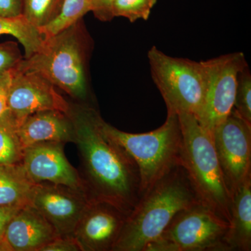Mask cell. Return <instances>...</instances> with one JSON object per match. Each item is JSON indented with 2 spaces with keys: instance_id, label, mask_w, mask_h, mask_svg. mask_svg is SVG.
<instances>
[{
  "instance_id": "484cf974",
  "label": "cell",
  "mask_w": 251,
  "mask_h": 251,
  "mask_svg": "<svg viewBox=\"0 0 251 251\" xmlns=\"http://www.w3.org/2000/svg\"><path fill=\"white\" fill-rule=\"evenodd\" d=\"M82 251L76 239L74 237H58L44 246L39 251Z\"/></svg>"
},
{
  "instance_id": "52a82bcc",
  "label": "cell",
  "mask_w": 251,
  "mask_h": 251,
  "mask_svg": "<svg viewBox=\"0 0 251 251\" xmlns=\"http://www.w3.org/2000/svg\"><path fill=\"white\" fill-rule=\"evenodd\" d=\"M229 222L199 202L179 211L144 251H229Z\"/></svg>"
},
{
  "instance_id": "44dd1931",
  "label": "cell",
  "mask_w": 251,
  "mask_h": 251,
  "mask_svg": "<svg viewBox=\"0 0 251 251\" xmlns=\"http://www.w3.org/2000/svg\"><path fill=\"white\" fill-rule=\"evenodd\" d=\"M64 0H23V15L38 29L45 27L57 18Z\"/></svg>"
},
{
  "instance_id": "f1b7e54d",
  "label": "cell",
  "mask_w": 251,
  "mask_h": 251,
  "mask_svg": "<svg viewBox=\"0 0 251 251\" xmlns=\"http://www.w3.org/2000/svg\"><path fill=\"white\" fill-rule=\"evenodd\" d=\"M22 207L23 206L0 205V238L4 234L10 221Z\"/></svg>"
},
{
  "instance_id": "2e32d148",
  "label": "cell",
  "mask_w": 251,
  "mask_h": 251,
  "mask_svg": "<svg viewBox=\"0 0 251 251\" xmlns=\"http://www.w3.org/2000/svg\"><path fill=\"white\" fill-rule=\"evenodd\" d=\"M229 227L226 237L229 251H251V178L234 192Z\"/></svg>"
},
{
  "instance_id": "603a6c76",
  "label": "cell",
  "mask_w": 251,
  "mask_h": 251,
  "mask_svg": "<svg viewBox=\"0 0 251 251\" xmlns=\"http://www.w3.org/2000/svg\"><path fill=\"white\" fill-rule=\"evenodd\" d=\"M233 109L251 126V75L249 65L239 73Z\"/></svg>"
},
{
  "instance_id": "5b68a950",
  "label": "cell",
  "mask_w": 251,
  "mask_h": 251,
  "mask_svg": "<svg viewBox=\"0 0 251 251\" xmlns=\"http://www.w3.org/2000/svg\"><path fill=\"white\" fill-rule=\"evenodd\" d=\"M78 23L45 39L39 50L23 57L17 67L40 74L74 98L85 99V47Z\"/></svg>"
},
{
  "instance_id": "d6986e66",
  "label": "cell",
  "mask_w": 251,
  "mask_h": 251,
  "mask_svg": "<svg viewBox=\"0 0 251 251\" xmlns=\"http://www.w3.org/2000/svg\"><path fill=\"white\" fill-rule=\"evenodd\" d=\"M18 125L10 112L0 117V164L21 163L23 150Z\"/></svg>"
},
{
  "instance_id": "7a4b0ae2",
  "label": "cell",
  "mask_w": 251,
  "mask_h": 251,
  "mask_svg": "<svg viewBox=\"0 0 251 251\" xmlns=\"http://www.w3.org/2000/svg\"><path fill=\"white\" fill-rule=\"evenodd\" d=\"M199 202L183 167H175L140 196L112 251H145L176 214Z\"/></svg>"
},
{
  "instance_id": "4316f807",
  "label": "cell",
  "mask_w": 251,
  "mask_h": 251,
  "mask_svg": "<svg viewBox=\"0 0 251 251\" xmlns=\"http://www.w3.org/2000/svg\"><path fill=\"white\" fill-rule=\"evenodd\" d=\"M11 70L0 74V117L9 112L8 99L12 80Z\"/></svg>"
},
{
  "instance_id": "ffe728a7",
  "label": "cell",
  "mask_w": 251,
  "mask_h": 251,
  "mask_svg": "<svg viewBox=\"0 0 251 251\" xmlns=\"http://www.w3.org/2000/svg\"><path fill=\"white\" fill-rule=\"evenodd\" d=\"M89 11V0H64L60 14L52 23L39 30L47 39L79 22Z\"/></svg>"
},
{
  "instance_id": "7c38bea8",
  "label": "cell",
  "mask_w": 251,
  "mask_h": 251,
  "mask_svg": "<svg viewBox=\"0 0 251 251\" xmlns=\"http://www.w3.org/2000/svg\"><path fill=\"white\" fill-rule=\"evenodd\" d=\"M128 214L111 203L92 198L73 233L82 251H112Z\"/></svg>"
},
{
  "instance_id": "9a60e30c",
  "label": "cell",
  "mask_w": 251,
  "mask_h": 251,
  "mask_svg": "<svg viewBox=\"0 0 251 251\" xmlns=\"http://www.w3.org/2000/svg\"><path fill=\"white\" fill-rule=\"evenodd\" d=\"M23 150L44 142H74V126L70 113L59 110H44L26 117L18 126Z\"/></svg>"
},
{
  "instance_id": "cb8c5ba5",
  "label": "cell",
  "mask_w": 251,
  "mask_h": 251,
  "mask_svg": "<svg viewBox=\"0 0 251 251\" xmlns=\"http://www.w3.org/2000/svg\"><path fill=\"white\" fill-rule=\"evenodd\" d=\"M23 59L16 42L8 41L0 44V74L17 67Z\"/></svg>"
},
{
  "instance_id": "8fae6325",
  "label": "cell",
  "mask_w": 251,
  "mask_h": 251,
  "mask_svg": "<svg viewBox=\"0 0 251 251\" xmlns=\"http://www.w3.org/2000/svg\"><path fill=\"white\" fill-rule=\"evenodd\" d=\"M85 193L62 185L36 184L29 205L45 217L59 237H73L77 224L92 199Z\"/></svg>"
},
{
  "instance_id": "ba28073f",
  "label": "cell",
  "mask_w": 251,
  "mask_h": 251,
  "mask_svg": "<svg viewBox=\"0 0 251 251\" xmlns=\"http://www.w3.org/2000/svg\"><path fill=\"white\" fill-rule=\"evenodd\" d=\"M208 82L198 122L212 135L234 108L238 77L248 66L243 52L224 54L206 61Z\"/></svg>"
},
{
  "instance_id": "7402d4cb",
  "label": "cell",
  "mask_w": 251,
  "mask_h": 251,
  "mask_svg": "<svg viewBox=\"0 0 251 251\" xmlns=\"http://www.w3.org/2000/svg\"><path fill=\"white\" fill-rule=\"evenodd\" d=\"M156 1L157 0H115L114 16L127 18L131 23L140 19L147 21Z\"/></svg>"
},
{
  "instance_id": "d4e9b609",
  "label": "cell",
  "mask_w": 251,
  "mask_h": 251,
  "mask_svg": "<svg viewBox=\"0 0 251 251\" xmlns=\"http://www.w3.org/2000/svg\"><path fill=\"white\" fill-rule=\"evenodd\" d=\"M115 0H89L90 11L99 21L107 22L115 18L113 14Z\"/></svg>"
},
{
  "instance_id": "8992f818",
  "label": "cell",
  "mask_w": 251,
  "mask_h": 251,
  "mask_svg": "<svg viewBox=\"0 0 251 251\" xmlns=\"http://www.w3.org/2000/svg\"><path fill=\"white\" fill-rule=\"evenodd\" d=\"M151 77L168 112L198 116L204 103L208 82L206 61L196 62L165 54L152 46L148 52Z\"/></svg>"
},
{
  "instance_id": "6da1fadb",
  "label": "cell",
  "mask_w": 251,
  "mask_h": 251,
  "mask_svg": "<svg viewBox=\"0 0 251 251\" xmlns=\"http://www.w3.org/2000/svg\"><path fill=\"white\" fill-rule=\"evenodd\" d=\"M70 116L74 143L80 150L92 197L111 203L128 215L140 198L137 165L104 133L95 110L83 109Z\"/></svg>"
},
{
  "instance_id": "277c9868",
  "label": "cell",
  "mask_w": 251,
  "mask_h": 251,
  "mask_svg": "<svg viewBox=\"0 0 251 251\" xmlns=\"http://www.w3.org/2000/svg\"><path fill=\"white\" fill-rule=\"evenodd\" d=\"M99 123L109 138L118 144L134 161L139 171L140 196L180 163L181 130L179 117L168 112L161 126L144 133L117 129L100 117Z\"/></svg>"
},
{
  "instance_id": "3957f363",
  "label": "cell",
  "mask_w": 251,
  "mask_h": 251,
  "mask_svg": "<svg viewBox=\"0 0 251 251\" xmlns=\"http://www.w3.org/2000/svg\"><path fill=\"white\" fill-rule=\"evenodd\" d=\"M180 163L201 203L229 223L232 197L225 181L212 135L192 114L180 113Z\"/></svg>"
},
{
  "instance_id": "ac0fdd59",
  "label": "cell",
  "mask_w": 251,
  "mask_h": 251,
  "mask_svg": "<svg viewBox=\"0 0 251 251\" xmlns=\"http://www.w3.org/2000/svg\"><path fill=\"white\" fill-rule=\"evenodd\" d=\"M14 36L25 49L24 58H28L42 47L44 35L39 29L32 25L24 15L14 18L0 17V35Z\"/></svg>"
},
{
  "instance_id": "9c48e42d",
  "label": "cell",
  "mask_w": 251,
  "mask_h": 251,
  "mask_svg": "<svg viewBox=\"0 0 251 251\" xmlns=\"http://www.w3.org/2000/svg\"><path fill=\"white\" fill-rule=\"evenodd\" d=\"M226 186L234 192L251 178V126L232 110L212 133Z\"/></svg>"
},
{
  "instance_id": "5bb4252c",
  "label": "cell",
  "mask_w": 251,
  "mask_h": 251,
  "mask_svg": "<svg viewBox=\"0 0 251 251\" xmlns=\"http://www.w3.org/2000/svg\"><path fill=\"white\" fill-rule=\"evenodd\" d=\"M58 237L45 217L27 204L18 211L6 226L0 238V251H39Z\"/></svg>"
},
{
  "instance_id": "30bf717a",
  "label": "cell",
  "mask_w": 251,
  "mask_h": 251,
  "mask_svg": "<svg viewBox=\"0 0 251 251\" xmlns=\"http://www.w3.org/2000/svg\"><path fill=\"white\" fill-rule=\"evenodd\" d=\"M8 106L18 126L26 117L44 110H59L70 113L69 103L50 81L37 73L16 67L11 70Z\"/></svg>"
},
{
  "instance_id": "83f0119b",
  "label": "cell",
  "mask_w": 251,
  "mask_h": 251,
  "mask_svg": "<svg viewBox=\"0 0 251 251\" xmlns=\"http://www.w3.org/2000/svg\"><path fill=\"white\" fill-rule=\"evenodd\" d=\"M23 14V0H0V17L14 18Z\"/></svg>"
},
{
  "instance_id": "e0dca14e",
  "label": "cell",
  "mask_w": 251,
  "mask_h": 251,
  "mask_svg": "<svg viewBox=\"0 0 251 251\" xmlns=\"http://www.w3.org/2000/svg\"><path fill=\"white\" fill-rule=\"evenodd\" d=\"M36 184L21 163L0 164V205H27Z\"/></svg>"
},
{
  "instance_id": "4fadbf2b",
  "label": "cell",
  "mask_w": 251,
  "mask_h": 251,
  "mask_svg": "<svg viewBox=\"0 0 251 251\" xmlns=\"http://www.w3.org/2000/svg\"><path fill=\"white\" fill-rule=\"evenodd\" d=\"M62 144L44 142L25 148L21 161L23 168L35 184L49 181L84 191L82 181L66 158Z\"/></svg>"
}]
</instances>
